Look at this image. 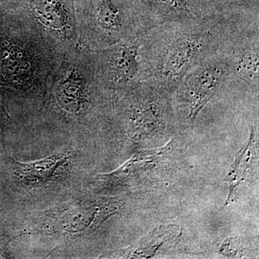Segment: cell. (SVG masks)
<instances>
[{"mask_svg":"<svg viewBox=\"0 0 259 259\" xmlns=\"http://www.w3.org/2000/svg\"><path fill=\"white\" fill-rule=\"evenodd\" d=\"M177 226H162L146 236L137 247L126 252V258H151L158 253L162 248L169 244L170 242L175 243L177 238H180Z\"/></svg>","mask_w":259,"mask_h":259,"instance_id":"obj_8","label":"cell"},{"mask_svg":"<svg viewBox=\"0 0 259 259\" xmlns=\"http://www.w3.org/2000/svg\"><path fill=\"white\" fill-rule=\"evenodd\" d=\"M258 29L254 32L245 30L232 38L224 49L229 76H236L256 90L259 79Z\"/></svg>","mask_w":259,"mask_h":259,"instance_id":"obj_5","label":"cell"},{"mask_svg":"<svg viewBox=\"0 0 259 259\" xmlns=\"http://www.w3.org/2000/svg\"><path fill=\"white\" fill-rule=\"evenodd\" d=\"M136 14L144 30L163 24L202 20L219 13L205 0H136Z\"/></svg>","mask_w":259,"mask_h":259,"instance_id":"obj_3","label":"cell"},{"mask_svg":"<svg viewBox=\"0 0 259 259\" xmlns=\"http://www.w3.org/2000/svg\"><path fill=\"white\" fill-rule=\"evenodd\" d=\"M243 30L238 22L221 13L144 30L141 33L144 81L175 90L192 68L222 51Z\"/></svg>","mask_w":259,"mask_h":259,"instance_id":"obj_1","label":"cell"},{"mask_svg":"<svg viewBox=\"0 0 259 259\" xmlns=\"http://www.w3.org/2000/svg\"><path fill=\"white\" fill-rule=\"evenodd\" d=\"M141 34L105 52L103 74L107 83L117 88H133L144 80L141 53Z\"/></svg>","mask_w":259,"mask_h":259,"instance_id":"obj_4","label":"cell"},{"mask_svg":"<svg viewBox=\"0 0 259 259\" xmlns=\"http://www.w3.org/2000/svg\"><path fill=\"white\" fill-rule=\"evenodd\" d=\"M69 158V156L64 153H58L39 161L20 162L13 160L15 175L26 185H40L50 180L58 168Z\"/></svg>","mask_w":259,"mask_h":259,"instance_id":"obj_6","label":"cell"},{"mask_svg":"<svg viewBox=\"0 0 259 259\" xmlns=\"http://www.w3.org/2000/svg\"><path fill=\"white\" fill-rule=\"evenodd\" d=\"M224 49L196 65L182 78L174 92L180 106L185 109L186 122L192 127L204 105L229 76Z\"/></svg>","mask_w":259,"mask_h":259,"instance_id":"obj_2","label":"cell"},{"mask_svg":"<svg viewBox=\"0 0 259 259\" xmlns=\"http://www.w3.org/2000/svg\"><path fill=\"white\" fill-rule=\"evenodd\" d=\"M104 202H96L70 209L61 218V229L71 233H81L90 227L103 222L115 210L108 208Z\"/></svg>","mask_w":259,"mask_h":259,"instance_id":"obj_7","label":"cell"}]
</instances>
